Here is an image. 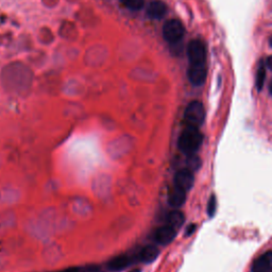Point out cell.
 I'll use <instances>...</instances> for the list:
<instances>
[{
	"instance_id": "1",
	"label": "cell",
	"mask_w": 272,
	"mask_h": 272,
	"mask_svg": "<svg viewBox=\"0 0 272 272\" xmlns=\"http://www.w3.org/2000/svg\"><path fill=\"white\" fill-rule=\"evenodd\" d=\"M203 142V135L199 131V128L186 125V128L182 131L177 146L179 149L186 155L195 154L199 148L201 147Z\"/></svg>"
},
{
	"instance_id": "2",
	"label": "cell",
	"mask_w": 272,
	"mask_h": 272,
	"mask_svg": "<svg viewBox=\"0 0 272 272\" xmlns=\"http://www.w3.org/2000/svg\"><path fill=\"white\" fill-rule=\"evenodd\" d=\"M205 110L203 104L199 101H192L185 109L184 121L186 125L199 128L204 122Z\"/></svg>"
},
{
	"instance_id": "3",
	"label": "cell",
	"mask_w": 272,
	"mask_h": 272,
	"mask_svg": "<svg viewBox=\"0 0 272 272\" xmlns=\"http://www.w3.org/2000/svg\"><path fill=\"white\" fill-rule=\"evenodd\" d=\"M185 33L184 27L180 20L170 19L163 27L164 38L170 44H176L183 38Z\"/></svg>"
},
{
	"instance_id": "4",
	"label": "cell",
	"mask_w": 272,
	"mask_h": 272,
	"mask_svg": "<svg viewBox=\"0 0 272 272\" xmlns=\"http://www.w3.org/2000/svg\"><path fill=\"white\" fill-rule=\"evenodd\" d=\"M187 56L191 64H205L206 48L203 41L193 39L187 46Z\"/></svg>"
},
{
	"instance_id": "5",
	"label": "cell",
	"mask_w": 272,
	"mask_h": 272,
	"mask_svg": "<svg viewBox=\"0 0 272 272\" xmlns=\"http://www.w3.org/2000/svg\"><path fill=\"white\" fill-rule=\"evenodd\" d=\"M188 79L196 86H201L207 77V68L205 64H191L187 71Z\"/></svg>"
},
{
	"instance_id": "6",
	"label": "cell",
	"mask_w": 272,
	"mask_h": 272,
	"mask_svg": "<svg viewBox=\"0 0 272 272\" xmlns=\"http://www.w3.org/2000/svg\"><path fill=\"white\" fill-rule=\"evenodd\" d=\"M173 182H174V186L181 188V190L187 193L194 186V183H195L194 173L188 168L180 169L175 173Z\"/></svg>"
},
{
	"instance_id": "7",
	"label": "cell",
	"mask_w": 272,
	"mask_h": 272,
	"mask_svg": "<svg viewBox=\"0 0 272 272\" xmlns=\"http://www.w3.org/2000/svg\"><path fill=\"white\" fill-rule=\"evenodd\" d=\"M138 261L136 259V254L130 255V254H120L112 258L109 263L107 264V269L112 272H118L123 270L124 268L129 267L131 264Z\"/></svg>"
},
{
	"instance_id": "8",
	"label": "cell",
	"mask_w": 272,
	"mask_h": 272,
	"mask_svg": "<svg viewBox=\"0 0 272 272\" xmlns=\"http://www.w3.org/2000/svg\"><path fill=\"white\" fill-rule=\"evenodd\" d=\"M175 236L176 230L165 224L156 230L154 234V240L160 245H168L175 238Z\"/></svg>"
},
{
	"instance_id": "9",
	"label": "cell",
	"mask_w": 272,
	"mask_h": 272,
	"mask_svg": "<svg viewBox=\"0 0 272 272\" xmlns=\"http://www.w3.org/2000/svg\"><path fill=\"white\" fill-rule=\"evenodd\" d=\"M252 272H272V251L258 256L251 267Z\"/></svg>"
},
{
	"instance_id": "10",
	"label": "cell",
	"mask_w": 272,
	"mask_h": 272,
	"mask_svg": "<svg viewBox=\"0 0 272 272\" xmlns=\"http://www.w3.org/2000/svg\"><path fill=\"white\" fill-rule=\"evenodd\" d=\"M159 249L155 246L149 245L144 247L136 253V259H138V261H143V263H151V261L159 256Z\"/></svg>"
},
{
	"instance_id": "11",
	"label": "cell",
	"mask_w": 272,
	"mask_h": 272,
	"mask_svg": "<svg viewBox=\"0 0 272 272\" xmlns=\"http://www.w3.org/2000/svg\"><path fill=\"white\" fill-rule=\"evenodd\" d=\"M186 200V192L181 188L173 186L168 194V203L174 208L181 207Z\"/></svg>"
},
{
	"instance_id": "12",
	"label": "cell",
	"mask_w": 272,
	"mask_h": 272,
	"mask_svg": "<svg viewBox=\"0 0 272 272\" xmlns=\"http://www.w3.org/2000/svg\"><path fill=\"white\" fill-rule=\"evenodd\" d=\"M166 12L167 7L161 0H153V2L149 4L147 9V14L153 19L162 18L166 14Z\"/></svg>"
},
{
	"instance_id": "13",
	"label": "cell",
	"mask_w": 272,
	"mask_h": 272,
	"mask_svg": "<svg viewBox=\"0 0 272 272\" xmlns=\"http://www.w3.org/2000/svg\"><path fill=\"white\" fill-rule=\"evenodd\" d=\"M184 221H185L184 214L177 210L171 211L166 217V224L173 228L176 231L184 224Z\"/></svg>"
},
{
	"instance_id": "14",
	"label": "cell",
	"mask_w": 272,
	"mask_h": 272,
	"mask_svg": "<svg viewBox=\"0 0 272 272\" xmlns=\"http://www.w3.org/2000/svg\"><path fill=\"white\" fill-rule=\"evenodd\" d=\"M100 267L97 265H90L85 267H70L57 272H100Z\"/></svg>"
},
{
	"instance_id": "15",
	"label": "cell",
	"mask_w": 272,
	"mask_h": 272,
	"mask_svg": "<svg viewBox=\"0 0 272 272\" xmlns=\"http://www.w3.org/2000/svg\"><path fill=\"white\" fill-rule=\"evenodd\" d=\"M265 79H266V68L263 63H260L257 72H256V87L258 90H260L264 86L265 83Z\"/></svg>"
},
{
	"instance_id": "16",
	"label": "cell",
	"mask_w": 272,
	"mask_h": 272,
	"mask_svg": "<svg viewBox=\"0 0 272 272\" xmlns=\"http://www.w3.org/2000/svg\"><path fill=\"white\" fill-rule=\"evenodd\" d=\"M186 164H187V168L188 169L192 170V171H195V170H198L199 168H200L201 161H200V159L198 158L197 155L192 154V155H188Z\"/></svg>"
},
{
	"instance_id": "17",
	"label": "cell",
	"mask_w": 272,
	"mask_h": 272,
	"mask_svg": "<svg viewBox=\"0 0 272 272\" xmlns=\"http://www.w3.org/2000/svg\"><path fill=\"white\" fill-rule=\"evenodd\" d=\"M121 3L124 7H127L130 10L138 11L144 7V0H121Z\"/></svg>"
},
{
	"instance_id": "18",
	"label": "cell",
	"mask_w": 272,
	"mask_h": 272,
	"mask_svg": "<svg viewBox=\"0 0 272 272\" xmlns=\"http://www.w3.org/2000/svg\"><path fill=\"white\" fill-rule=\"evenodd\" d=\"M216 207H217L216 197L213 195V196L210 198V201H208V204H207V214L210 215L211 217H213V216L215 215Z\"/></svg>"
},
{
	"instance_id": "19",
	"label": "cell",
	"mask_w": 272,
	"mask_h": 272,
	"mask_svg": "<svg viewBox=\"0 0 272 272\" xmlns=\"http://www.w3.org/2000/svg\"><path fill=\"white\" fill-rule=\"evenodd\" d=\"M195 230H196V225H195V224H191L190 228H188V229L186 230V235H192L193 232L195 231Z\"/></svg>"
},
{
	"instance_id": "20",
	"label": "cell",
	"mask_w": 272,
	"mask_h": 272,
	"mask_svg": "<svg viewBox=\"0 0 272 272\" xmlns=\"http://www.w3.org/2000/svg\"><path fill=\"white\" fill-rule=\"evenodd\" d=\"M267 66L272 69V57H269L267 60Z\"/></svg>"
},
{
	"instance_id": "21",
	"label": "cell",
	"mask_w": 272,
	"mask_h": 272,
	"mask_svg": "<svg viewBox=\"0 0 272 272\" xmlns=\"http://www.w3.org/2000/svg\"><path fill=\"white\" fill-rule=\"evenodd\" d=\"M269 93H270V95L272 96V81L270 82V85H269Z\"/></svg>"
},
{
	"instance_id": "22",
	"label": "cell",
	"mask_w": 272,
	"mask_h": 272,
	"mask_svg": "<svg viewBox=\"0 0 272 272\" xmlns=\"http://www.w3.org/2000/svg\"><path fill=\"white\" fill-rule=\"evenodd\" d=\"M269 44H270V46L272 47V36L269 38Z\"/></svg>"
}]
</instances>
